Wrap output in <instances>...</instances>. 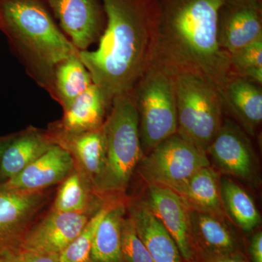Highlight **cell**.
I'll return each mask as SVG.
<instances>
[{"label": "cell", "instance_id": "obj_1", "mask_svg": "<svg viewBox=\"0 0 262 262\" xmlns=\"http://www.w3.org/2000/svg\"><path fill=\"white\" fill-rule=\"evenodd\" d=\"M225 0H154L151 61L173 75L203 76L222 94L234 76L219 41V13Z\"/></svg>", "mask_w": 262, "mask_h": 262}, {"label": "cell", "instance_id": "obj_2", "mask_svg": "<svg viewBox=\"0 0 262 262\" xmlns=\"http://www.w3.org/2000/svg\"><path fill=\"white\" fill-rule=\"evenodd\" d=\"M106 27L97 49L79 52L110 106L133 91L151 61L154 0H101Z\"/></svg>", "mask_w": 262, "mask_h": 262}, {"label": "cell", "instance_id": "obj_3", "mask_svg": "<svg viewBox=\"0 0 262 262\" xmlns=\"http://www.w3.org/2000/svg\"><path fill=\"white\" fill-rule=\"evenodd\" d=\"M0 30L29 77L55 99L57 66L80 51L55 23L45 0H0Z\"/></svg>", "mask_w": 262, "mask_h": 262}, {"label": "cell", "instance_id": "obj_4", "mask_svg": "<svg viewBox=\"0 0 262 262\" xmlns=\"http://www.w3.org/2000/svg\"><path fill=\"white\" fill-rule=\"evenodd\" d=\"M106 135V163L94 184L101 195L122 194L144 157L139 135V116L134 92L113 98L103 124Z\"/></svg>", "mask_w": 262, "mask_h": 262}, {"label": "cell", "instance_id": "obj_5", "mask_svg": "<svg viewBox=\"0 0 262 262\" xmlns=\"http://www.w3.org/2000/svg\"><path fill=\"white\" fill-rule=\"evenodd\" d=\"M177 134L207 153L220 130L223 98L219 89L203 76L192 72L174 75Z\"/></svg>", "mask_w": 262, "mask_h": 262}, {"label": "cell", "instance_id": "obj_6", "mask_svg": "<svg viewBox=\"0 0 262 262\" xmlns=\"http://www.w3.org/2000/svg\"><path fill=\"white\" fill-rule=\"evenodd\" d=\"M144 155L177 133L175 80L170 71L150 63L133 90Z\"/></svg>", "mask_w": 262, "mask_h": 262}, {"label": "cell", "instance_id": "obj_7", "mask_svg": "<svg viewBox=\"0 0 262 262\" xmlns=\"http://www.w3.org/2000/svg\"><path fill=\"white\" fill-rule=\"evenodd\" d=\"M210 165L207 153L177 133L143 157L139 169L149 184L173 190L196 171Z\"/></svg>", "mask_w": 262, "mask_h": 262}, {"label": "cell", "instance_id": "obj_8", "mask_svg": "<svg viewBox=\"0 0 262 262\" xmlns=\"http://www.w3.org/2000/svg\"><path fill=\"white\" fill-rule=\"evenodd\" d=\"M48 200L46 190L23 192L0 187V255L20 250Z\"/></svg>", "mask_w": 262, "mask_h": 262}, {"label": "cell", "instance_id": "obj_9", "mask_svg": "<svg viewBox=\"0 0 262 262\" xmlns=\"http://www.w3.org/2000/svg\"><path fill=\"white\" fill-rule=\"evenodd\" d=\"M61 31L76 48L88 51L98 42L106 27V15L99 0H46Z\"/></svg>", "mask_w": 262, "mask_h": 262}, {"label": "cell", "instance_id": "obj_10", "mask_svg": "<svg viewBox=\"0 0 262 262\" xmlns=\"http://www.w3.org/2000/svg\"><path fill=\"white\" fill-rule=\"evenodd\" d=\"M207 155L224 173L246 181L256 177L257 161L251 141L241 126L228 119L222 121Z\"/></svg>", "mask_w": 262, "mask_h": 262}, {"label": "cell", "instance_id": "obj_11", "mask_svg": "<svg viewBox=\"0 0 262 262\" xmlns=\"http://www.w3.org/2000/svg\"><path fill=\"white\" fill-rule=\"evenodd\" d=\"M218 37L229 55L262 39V0H225L219 13Z\"/></svg>", "mask_w": 262, "mask_h": 262}, {"label": "cell", "instance_id": "obj_12", "mask_svg": "<svg viewBox=\"0 0 262 262\" xmlns=\"http://www.w3.org/2000/svg\"><path fill=\"white\" fill-rule=\"evenodd\" d=\"M92 215L52 209L29 229L20 250L59 254L80 234Z\"/></svg>", "mask_w": 262, "mask_h": 262}, {"label": "cell", "instance_id": "obj_13", "mask_svg": "<svg viewBox=\"0 0 262 262\" xmlns=\"http://www.w3.org/2000/svg\"><path fill=\"white\" fill-rule=\"evenodd\" d=\"M145 202L175 241L182 258L192 261L190 210L182 198L168 188L149 184Z\"/></svg>", "mask_w": 262, "mask_h": 262}, {"label": "cell", "instance_id": "obj_14", "mask_svg": "<svg viewBox=\"0 0 262 262\" xmlns=\"http://www.w3.org/2000/svg\"><path fill=\"white\" fill-rule=\"evenodd\" d=\"M75 167L70 153L54 144L18 175L0 184V187L23 192L46 190L63 182Z\"/></svg>", "mask_w": 262, "mask_h": 262}, {"label": "cell", "instance_id": "obj_15", "mask_svg": "<svg viewBox=\"0 0 262 262\" xmlns=\"http://www.w3.org/2000/svg\"><path fill=\"white\" fill-rule=\"evenodd\" d=\"M52 142L67 150L75 161V168L92 183L102 173L106 163V143L104 127L96 130L68 134L48 128Z\"/></svg>", "mask_w": 262, "mask_h": 262}, {"label": "cell", "instance_id": "obj_16", "mask_svg": "<svg viewBox=\"0 0 262 262\" xmlns=\"http://www.w3.org/2000/svg\"><path fill=\"white\" fill-rule=\"evenodd\" d=\"M110 108L102 91L94 83L63 110L61 120L50 124L48 128L68 134L96 130L103 126Z\"/></svg>", "mask_w": 262, "mask_h": 262}, {"label": "cell", "instance_id": "obj_17", "mask_svg": "<svg viewBox=\"0 0 262 262\" xmlns=\"http://www.w3.org/2000/svg\"><path fill=\"white\" fill-rule=\"evenodd\" d=\"M128 211L138 235L154 262H183L175 241L145 201L130 203Z\"/></svg>", "mask_w": 262, "mask_h": 262}, {"label": "cell", "instance_id": "obj_18", "mask_svg": "<svg viewBox=\"0 0 262 262\" xmlns=\"http://www.w3.org/2000/svg\"><path fill=\"white\" fill-rule=\"evenodd\" d=\"M222 96L224 104L241 122L245 131L253 135L262 120L261 85L234 75L225 84Z\"/></svg>", "mask_w": 262, "mask_h": 262}, {"label": "cell", "instance_id": "obj_19", "mask_svg": "<svg viewBox=\"0 0 262 262\" xmlns=\"http://www.w3.org/2000/svg\"><path fill=\"white\" fill-rule=\"evenodd\" d=\"M54 145L46 130L30 127L15 134L0 162V178H13Z\"/></svg>", "mask_w": 262, "mask_h": 262}, {"label": "cell", "instance_id": "obj_20", "mask_svg": "<svg viewBox=\"0 0 262 262\" xmlns=\"http://www.w3.org/2000/svg\"><path fill=\"white\" fill-rule=\"evenodd\" d=\"M220 176L211 165L196 171L173 191L191 211L225 216L221 201Z\"/></svg>", "mask_w": 262, "mask_h": 262}, {"label": "cell", "instance_id": "obj_21", "mask_svg": "<svg viewBox=\"0 0 262 262\" xmlns=\"http://www.w3.org/2000/svg\"><path fill=\"white\" fill-rule=\"evenodd\" d=\"M126 207L122 202L112 203L96 229L91 262H125L121 247L122 222Z\"/></svg>", "mask_w": 262, "mask_h": 262}, {"label": "cell", "instance_id": "obj_22", "mask_svg": "<svg viewBox=\"0 0 262 262\" xmlns=\"http://www.w3.org/2000/svg\"><path fill=\"white\" fill-rule=\"evenodd\" d=\"M192 235L213 254L232 253L235 248V238L225 218L211 213L191 211Z\"/></svg>", "mask_w": 262, "mask_h": 262}, {"label": "cell", "instance_id": "obj_23", "mask_svg": "<svg viewBox=\"0 0 262 262\" xmlns=\"http://www.w3.org/2000/svg\"><path fill=\"white\" fill-rule=\"evenodd\" d=\"M96 194L91 181L75 167L61 182L52 209L94 215Z\"/></svg>", "mask_w": 262, "mask_h": 262}, {"label": "cell", "instance_id": "obj_24", "mask_svg": "<svg viewBox=\"0 0 262 262\" xmlns=\"http://www.w3.org/2000/svg\"><path fill=\"white\" fill-rule=\"evenodd\" d=\"M93 84L91 74L81 61L79 53L71 56L57 66L54 100L61 105L63 110H65Z\"/></svg>", "mask_w": 262, "mask_h": 262}, {"label": "cell", "instance_id": "obj_25", "mask_svg": "<svg viewBox=\"0 0 262 262\" xmlns=\"http://www.w3.org/2000/svg\"><path fill=\"white\" fill-rule=\"evenodd\" d=\"M220 190L224 210L239 228L249 232L261 223L252 198L237 183L228 177H221Z\"/></svg>", "mask_w": 262, "mask_h": 262}, {"label": "cell", "instance_id": "obj_26", "mask_svg": "<svg viewBox=\"0 0 262 262\" xmlns=\"http://www.w3.org/2000/svg\"><path fill=\"white\" fill-rule=\"evenodd\" d=\"M111 203H105L91 217L80 234L59 253V262H91V250L96 229L107 213Z\"/></svg>", "mask_w": 262, "mask_h": 262}, {"label": "cell", "instance_id": "obj_27", "mask_svg": "<svg viewBox=\"0 0 262 262\" xmlns=\"http://www.w3.org/2000/svg\"><path fill=\"white\" fill-rule=\"evenodd\" d=\"M229 56L234 75L261 85L262 39L248 45Z\"/></svg>", "mask_w": 262, "mask_h": 262}, {"label": "cell", "instance_id": "obj_28", "mask_svg": "<svg viewBox=\"0 0 262 262\" xmlns=\"http://www.w3.org/2000/svg\"><path fill=\"white\" fill-rule=\"evenodd\" d=\"M122 256L126 262H154L138 235L130 216L124 219L121 230Z\"/></svg>", "mask_w": 262, "mask_h": 262}, {"label": "cell", "instance_id": "obj_29", "mask_svg": "<svg viewBox=\"0 0 262 262\" xmlns=\"http://www.w3.org/2000/svg\"><path fill=\"white\" fill-rule=\"evenodd\" d=\"M23 253L24 262H59L58 253Z\"/></svg>", "mask_w": 262, "mask_h": 262}, {"label": "cell", "instance_id": "obj_30", "mask_svg": "<svg viewBox=\"0 0 262 262\" xmlns=\"http://www.w3.org/2000/svg\"><path fill=\"white\" fill-rule=\"evenodd\" d=\"M250 253L253 262H262V233L258 232L251 239Z\"/></svg>", "mask_w": 262, "mask_h": 262}, {"label": "cell", "instance_id": "obj_31", "mask_svg": "<svg viewBox=\"0 0 262 262\" xmlns=\"http://www.w3.org/2000/svg\"><path fill=\"white\" fill-rule=\"evenodd\" d=\"M0 262H24V253L20 250L0 255Z\"/></svg>", "mask_w": 262, "mask_h": 262}, {"label": "cell", "instance_id": "obj_32", "mask_svg": "<svg viewBox=\"0 0 262 262\" xmlns=\"http://www.w3.org/2000/svg\"><path fill=\"white\" fill-rule=\"evenodd\" d=\"M208 262H246L242 258L234 256L232 253L213 254Z\"/></svg>", "mask_w": 262, "mask_h": 262}, {"label": "cell", "instance_id": "obj_33", "mask_svg": "<svg viewBox=\"0 0 262 262\" xmlns=\"http://www.w3.org/2000/svg\"><path fill=\"white\" fill-rule=\"evenodd\" d=\"M15 135V134H12V135L0 137V162H1L2 158H3L5 149H6L10 143L13 140Z\"/></svg>", "mask_w": 262, "mask_h": 262}, {"label": "cell", "instance_id": "obj_34", "mask_svg": "<svg viewBox=\"0 0 262 262\" xmlns=\"http://www.w3.org/2000/svg\"><path fill=\"white\" fill-rule=\"evenodd\" d=\"M45 1H46V0H45Z\"/></svg>", "mask_w": 262, "mask_h": 262}]
</instances>
